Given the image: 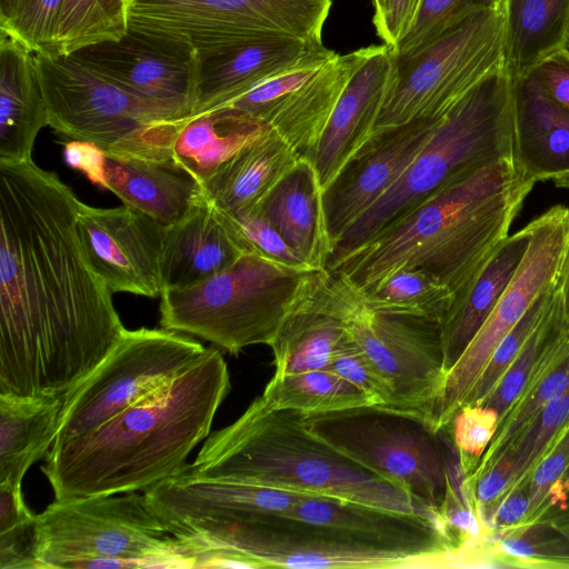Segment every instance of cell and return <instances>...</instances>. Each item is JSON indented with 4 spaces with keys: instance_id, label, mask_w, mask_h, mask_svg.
Listing matches in <instances>:
<instances>
[{
    "instance_id": "obj_1",
    "label": "cell",
    "mask_w": 569,
    "mask_h": 569,
    "mask_svg": "<svg viewBox=\"0 0 569 569\" xmlns=\"http://www.w3.org/2000/svg\"><path fill=\"white\" fill-rule=\"evenodd\" d=\"M80 204L32 159H0V393L66 396L126 331L80 241Z\"/></svg>"
},
{
    "instance_id": "obj_2",
    "label": "cell",
    "mask_w": 569,
    "mask_h": 569,
    "mask_svg": "<svg viewBox=\"0 0 569 569\" xmlns=\"http://www.w3.org/2000/svg\"><path fill=\"white\" fill-rule=\"evenodd\" d=\"M230 390L221 352H204L168 385L98 428L54 442L41 469L54 499L119 495L176 476L210 433Z\"/></svg>"
},
{
    "instance_id": "obj_3",
    "label": "cell",
    "mask_w": 569,
    "mask_h": 569,
    "mask_svg": "<svg viewBox=\"0 0 569 569\" xmlns=\"http://www.w3.org/2000/svg\"><path fill=\"white\" fill-rule=\"evenodd\" d=\"M535 183L512 158L465 171L327 270L366 291L418 268L455 295L509 236Z\"/></svg>"
},
{
    "instance_id": "obj_4",
    "label": "cell",
    "mask_w": 569,
    "mask_h": 569,
    "mask_svg": "<svg viewBox=\"0 0 569 569\" xmlns=\"http://www.w3.org/2000/svg\"><path fill=\"white\" fill-rule=\"evenodd\" d=\"M187 475L307 495L338 497L395 511L431 513L401 487L312 433L303 413L257 397L231 425L208 436Z\"/></svg>"
},
{
    "instance_id": "obj_5",
    "label": "cell",
    "mask_w": 569,
    "mask_h": 569,
    "mask_svg": "<svg viewBox=\"0 0 569 569\" xmlns=\"http://www.w3.org/2000/svg\"><path fill=\"white\" fill-rule=\"evenodd\" d=\"M513 80L503 66L466 93L439 121L397 182L340 238L326 269L470 169L513 159Z\"/></svg>"
},
{
    "instance_id": "obj_6",
    "label": "cell",
    "mask_w": 569,
    "mask_h": 569,
    "mask_svg": "<svg viewBox=\"0 0 569 569\" xmlns=\"http://www.w3.org/2000/svg\"><path fill=\"white\" fill-rule=\"evenodd\" d=\"M38 569L196 568L146 495L54 499L37 515Z\"/></svg>"
},
{
    "instance_id": "obj_7",
    "label": "cell",
    "mask_w": 569,
    "mask_h": 569,
    "mask_svg": "<svg viewBox=\"0 0 569 569\" xmlns=\"http://www.w3.org/2000/svg\"><path fill=\"white\" fill-rule=\"evenodd\" d=\"M48 126L116 157L172 158L182 108L136 96L71 54H36Z\"/></svg>"
},
{
    "instance_id": "obj_8",
    "label": "cell",
    "mask_w": 569,
    "mask_h": 569,
    "mask_svg": "<svg viewBox=\"0 0 569 569\" xmlns=\"http://www.w3.org/2000/svg\"><path fill=\"white\" fill-rule=\"evenodd\" d=\"M291 268L243 253L226 270L182 289H163V329L202 338L231 355L270 346L305 277Z\"/></svg>"
},
{
    "instance_id": "obj_9",
    "label": "cell",
    "mask_w": 569,
    "mask_h": 569,
    "mask_svg": "<svg viewBox=\"0 0 569 569\" xmlns=\"http://www.w3.org/2000/svg\"><path fill=\"white\" fill-rule=\"evenodd\" d=\"M316 436L373 473L401 487L437 523L455 450L447 429L422 416L380 405L303 413Z\"/></svg>"
},
{
    "instance_id": "obj_10",
    "label": "cell",
    "mask_w": 569,
    "mask_h": 569,
    "mask_svg": "<svg viewBox=\"0 0 569 569\" xmlns=\"http://www.w3.org/2000/svg\"><path fill=\"white\" fill-rule=\"evenodd\" d=\"M318 295L390 389L392 408L418 413L435 427L445 381L439 322L370 308L339 271L319 270Z\"/></svg>"
},
{
    "instance_id": "obj_11",
    "label": "cell",
    "mask_w": 569,
    "mask_h": 569,
    "mask_svg": "<svg viewBox=\"0 0 569 569\" xmlns=\"http://www.w3.org/2000/svg\"><path fill=\"white\" fill-rule=\"evenodd\" d=\"M503 66V4L471 14L409 54L393 51L392 77L375 131L442 118Z\"/></svg>"
},
{
    "instance_id": "obj_12",
    "label": "cell",
    "mask_w": 569,
    "mask_h": 569,
    "mask_svg": "<svg viewBox=\"0 0 569 569\" xmlns=\"http://www.w3.org/2000/svg\"><path fill=\"white\" fill-rule=\"evenodd\" d=\"M204 350L173 330L126 329L104 360L66 395L54 442L87 433L158 391Z\"/></svg>"
},
{
    "instance_id": "obj_13",
    "label": "cell",
    "mask_w": 569,
    "mask_h": 569,
    "mask_svg": "<svg viewBox=\"0 0 569 569\" xmlns=\"http://www.w3.org/2000/svg\"><path fill=\"white\" fill-rule=\"evenodd\" d=\"M332 0H128V27L196 50L276 34L322 41Z\"/></svg>"
},
{
    "instance_id": "obj_14",
    "label": "cell",
    "mask_w": 569,
    "mask_h": 569,
    "mask_svg": "<svg viewBox=\"0 0 569 569\" xmlns=\"http://www.w3.org/2000/svg\"><path fill=\"white\" fill-rule=\"evenodd\" d=\"M527 251L495 309L453 367L446 373L435 412L439 429L453 415L505 336L529 307L556 287L569 250V208L556 204L531 220Z\"/></svg>"
},
{
    "instance_id": "obj_15",
    "label": "cell",
    "mask_w": 569,
    "mask_h": 569,
    "mask_svg": "<svg viewBox=\"0 0 569 569\" xmlns=\"http://www.w3.org/2000/svg\"><path fill=\"white\" fill-rule=\"evenodd\" d=\"M375 46L274 77L227 103L273 129L313 163L330 114L350 78ZM226 106V104H223Z\"/></svg>"
},
{
    "instance_id": "obj_16",
    "label": "cell",
    "mask_w": 569,
    "mask_h": 569,
    "mask_svg": "<svg viewBox=\"0 0 569 569\" xmlns=\"http://www.w3.org/2000/svg\"><path fill=\"white\" fill-rule=\"evenodd\" d=\"M166 229L127 204L103 209L81 202L77 217L83 250L112 293L161 295Z\"/></svg>"
},
{
    "instance_id": "obj_17",
    "label": "cell",
    "mask_w": 569,
    "mask_h": 569,
    "mask_svg": "<svg viewBox=\"0 0 569 569\" xmlns=\"http://www.w3.org/2000/svg\"><path fill=\"white\" fill-rule=\"evenodd\" d=\"M70 54L136 96L191 112L197 50L188 43L128 27L119 39Z\"/></svg>"
},
{
    "instance_id": "obj_18",
    "label": "cell",
    "mask_w": 569,
    "mask_h": 569,
    "mask_svg": "<svg viewBox=\"0 0 569 569\" xmlns=\"http://www.w3.org/2000/svg\"><path fill=\"white\" fill-rule=\"evenodd\" d=\"M337 52L322 41L261 34L197 50L193 104L189 116L229 103L257 86Z\"/></svg>"
},
{
    "instance_id": "obj_19",
    "label": "cell",
    "mask_w": 569,
    "mask_h": 569,
    "mask_svg": "<svg viewBox=\"0 0 569 569\" xmlns=\"http://www.w3.org/2000/svg\"><path fill=\"white\" fill-rule=\"evenodd\" d=\"M440 119H418L376 130L323 189V209L332 248L340 236L397 182L426 147Z\"/></svg>"
},
{
    "instance_id": "obj_20",
    "label": "cell",
    "mask_w": 569,
    "mask_h": 569,
    "mask_svg": "<svg viewBox=\"0 0 569 569\" xmlns=\"http://www.w3.org/2000/svg\"><path fill=\"white\" fill-rule=\"evenodd\" d=\"M284 516L333 529L348 538L412 561L443 567L451 548L438 525L418 513L395 511L330 496L305 495Z\"/></svg>"
},
{
    "instance_id": "obj_21",
    "label": "cell",
    "mask_w": 569,
    "mask_h": 569,
    "mask_svg": "<svg viewBox=\"0 0 569 569\" xmlns=\"http://www.w3.org/2000/svg\"><path fill=\"white\" fill-rule=\"evenodd\" d=\"M393 69V49L375 46L340 94L320 139L313 166L322 189L370 139L383 107Z\"/></svg>"
},
{
    "instance_id": "obj_22",
    "label": "cell",
    "mask_w": 569,
    "mask_h": 569,
    "mask_svg": "<svg viewBox=\"0 0 569 569\" xmlns=\"http://www.w3.org/2000/svg\"><path fill=\"white\" fill-rule=\"evenodd\" d=\"M513 80V161L535 182L569 171V110L542 87L537 72Z\"/></svg>"
},
{
    "instance_id": "obj_23",
    "label": "cell",
    "mask_w": 569,
    "mask_h": 569,
    "mask_svg": "<svg viewBox=\"0 0 569 569\" xmlns=\"http://www.w3.org/2000/svg\"><path fill=\"white\" fill-rule=\"evenodd\" d=\"M531 232L530 221L508 236L453 295L439 322L445 376L495 309L527 251Z\"/></svg>"
},
{
    "instance_id": "obj_24",
    "label": "cell",
    "mask_w": 569,
    "mask_h": 569,
    "mask_svg": "<svg viewBox=\"0 0 569 569\" xmlns=\"http://www.w3.org/2000/svg\"><path fill=\"white\" fill-rule=\"evenodd\" d=\"M106 180L123 204L164 227L183 220L204 199L202 183L172 158L106 154Z\"/></svg>"
},
{
    "instance_id": "obj_25",
    "label": "cell",
    "mask_w": 569,
    "mask_h": 569,
    "mask_svg": "<svg viewBox=\"0 0 569 569\" xmlns=\"http://www.w3.org/2000/svg\"><path fill=\"white\" fill-rule=\"evenodd\" d=\"M243 253L220 211L204 198L183 220L166 229L162 290L202 282L229 268Z\"/></svg>"
},
{
    "instance_id": "obj_26",
    "label": "cell",
    "mask_w": 569,
    "mask_h": 569,
    "mask_svg": "<svg viewBox=\"0 0 569 569\" xmlns=\"http://www.w3.org/2000/svg\"><path fill=\"white\" fill-rule=\"evenodd\" d=\"M254 207L311 269H326L332 242L323 189L311 161L300 159Z\"/></svg>"
},
{
    "instance_id": "obj_27",
    "label": "cell",
    "mask_w": 569,
    "mask_h": 569,
    "mask_svg": "<svg viewBox=\"0 0 569 569\" xmlns=\"http://www.w3.org/2000/svg\"><path fill=\"white\" fill-rule=\"evenodd\" d=\"M46 126L36 54L0 32V159H32L36 139Z\"/></svg>"
},
{
    "instance_id": "obj_28",
    "label": "cell",
    "mask_w": 569,
    "mask_h": 569,
    "mask_svg": "<svg viewBox=\"0 0 569 569\" xmlns=\"http://www.w3.org/2000/svg\"><path fill=\"white\" fill-rule=\"evenodd\" d=\"M319 270H311L302 280L269 346L273 352V375L329 369L337 347L347 336L341 320L321 303Z\"/></svg>"
},
{
    "instance_id": "obj_29",
    "label": "cell",
    "mask_w": 569,
    "mask_h": 569,
    "mask_svg": "<svg viewBox=\"0 0 569 569\" xmlns=\"http://www.w3.org/2000/svg\"><path fill=\"white\" fill-rule=\"evenodd\" d=\"M299 160L296 151L270 128L202 183L204 198L224 213L248 210L258 204Z\"/></svg>"
},
{
    "instance_id": "obj_30",
    "label": "cell",
    "mask_w": 569,
    "mask_h": 569,
    "mask_svg": "<svg viewBox=\"0 0 569 569\" xmlns=\"http://www.w3.org/2000/svg\"><path fill=\"white\" fill-rule=\"evenodd\" d=\"M269 129V126L231 106L216 107L178 120L171 157L203 183Z\"/></svg>"
},
{
    "instance_id": "obj_31",
    "label": "cell",
    "mask_w": 569,
    "mask_h": 569,
    "mask_svg": "<svg viewBox=\"0 0 569 569\" xmlns=\"http://www.w3.org/2000/svg\"><path fill=\"white\" fill-rule=\"evenodd\" d=\"M64 398L0 393V485L21 486L28 469L48 456Z\"/></svg>"
},
{
    "instance_id": "obj_32",
    "label": "cell",
    "mask_w": 569,
    "mask_h": 569,
    "mask_svg": "<svg viewBox=\"0 0 569 569\" xmlns=\"http://www.w3.org/2000/svg\"><path fill=\"white\" fill-rule=\"evenodd\" d=\"M505 61L512 78L566 48L569 0H503Z\"/></svg>"
},
{
    "instance_id": "obj_33",
    "label": "cell",
    "mask_w": 569,
    "mask_h": 569,
    "mask_svg": "<svg viewBox=\"0 0 569 569\" xmlns=\"http://www.w3.org/2000/svg\"><path fill=\"white\" fill-rule=\"evenodd\" d=\"M569 386V332L562 325L542 348L527 383L468 476L477 477L491 466L531 423L545 405Z\"/></svg>"
},
{
    "instance_id": "obj_34",
    "label": "cell",
    "mask_w": 569,
    "mask_h": 569,
    "mask_svg": "<svg viewBox=\"0 0 569 569\" xmlns=\"http://www.w3.org/2000/svg\"><path fill=\"white\" fill-rule=\"evenodd\" d=\"M259 397L269 408L305 415L375 405L367 393L329 369L273 375Z\"/></svg>"
},
{
    "instance_id": "obj_35",
    "label": "cell",
    "mask_w": 569,
    "mask_h": 569,
    "mask_svg": "<svg viewBox=\"0 0 569 569\" xmlns=\"http://www.w3.org/2000/svg\"><path fill=\"white\" fill-rule=\"evenodd\" d=\"M362 293L375 310L438 322L453 298L447 286L418 268L400 269Z\"/></svg>"
},
{
    "instance_id": "obj_36",
    "label": "cell",
    "mask_w": 569,
    "mask_h": 569,
    "mask_svg": "<svg viewBox=\"0 0 569 569\" xmlns=\"http://www.w3.org/2000/svg\"><path fill=\"white\" fill-rule=\"evenodd\" d=\"M127 6L128 0H64L57 31V56L121 38L128 29Z\"/></svg>"
},
{
    "instance_id": "obj_37",
    "label": "cell",
    "mask_w": 569,
    "mask_h": 569,
    "mask_svg": "<svg viewBox=\"0 0 569 569\" xmlns=\"http://www.w3.org/2000/svg\"><path fill=\"white\" fill-rule=\"evenodd\" d=\"M488 545L497 567L569 568V542L547 521L491 532Z\"/></svg>"
},
{
    "instance_id": "obj_38",
    "label": "cell",
    "mask_w": 569,
    "mask_h": 569,
    "mask_svg": "<svg viewBox=\"0 0 569 569\" xmlns=\"http://www.w3.org/2000/svg\"><path fill=\"white\" fill-rule=\"evenodd\" d=\"M64 0H0V32L34 54L57 56L56 40Z\"/></svg>"
},
{
    "instance_id": "obj_39",
    "label": "cell",
    "mask_w": 569,
    "mask_h": 569,
    "mask_svg": "<svg viewBox=\"0 0 569 569\" xmlns=\"http://www.w3.org/2000/svg\"><path fill=\"white\" fill-rule=\"evenodd\" d=\"M37 515L21 486L0 485V569H38Z\"/></svg>"
},
{
    "instance_id": "obj_40",
    "label": "cell",
    "mask_w": 569,
    "mask_h": 569,
    "mask_svg": "<svg viewBox=\"0 0 569 569\" xmlns=\"http://www.w3.org/2000/svg\"><path fill=\"white\" fill-rule=\"evenodd\" d=\"M563 323L561 302L556 286L552 303L545 318L528 337L519 353L480 405L493 409L498 413L500 422L520 397L542 348Z\"/></svg>"
},
{
    "instance_id": "obj_41",
    "label": "cell",
    "mask_w": 569,
    "mask_h": 569,
    "mask_svg": "<svg viewBox=\"0 0 569 569\" xmlns=\"http://www.w3.org/2000/svg\"><path fill=\"white\" fill-rule=\"evenodd\" d=\"M503 4V0H421L418 11L400 41L396 54H409L473 13Z\"/></svg>"
},
{
    "instance_id": "obj_42",
    "label": "cell",
    "mask_w": 569,
    "mask_h": 569,
    "mask_svg": "<svg viewBox=\"0 0 569 569\" xmlns=\"http://www.w3.org/2000/svg\"><path fill=\"white\" fill-rule=\"evenodd\" d=\"M569 423V386L550 399L511 448L517 458L516 475L509 489L529 481L530 473ZM508 489V490H509Z\"/></svg>"
},
{
    "instance_id": "obj_43",
    "label": "cell",
    "mask_w": 569,
    "mask_h": 569,
    "mask_svg": "<svg viewBox=\"0 0 569 569\" xmlns=\"http://www.w3.org/2000/svg\"><path fill=\"white\" fill-rule=\"evenodd\" d=\"M555 288L541 295L500 341L467 393L462 406L481 405L489 396L500 377L519 353L528 337L545 318L552 303Z\"/></svg>"
},
{
    "instance_id": "obj_44",
    "label": "cell",
    "mask_w": 569,
    "mask_h": 569,
    "mask_svg": "<svg viewBox=\"0 0 569 569\" xmlns=\"http://www.w3.org/2000/svg\"><path fill=\"white\" fill-rule=\"evenodd\" d=\"M220 213L244 253H254L291 268L311 269L256 207L232 214Z\"/></svg>"
},
{
    "instance_id": "obj_45",
    "label": "cell",
    "mask_w": 569,
    "mask_h": 569,
    "mask_svg": "<svg viewBox=\"0 0 569 569\" xmlns=\"http://www.w3.org/2000/svg\"><path fill=\"white\" fill-rule=\"evenodd\" d=\"M499 423L498 413L480 405H465L453 415L446 429L467 477L476 469Z\"/></svg>"
},
{
    "instance_id": "obj_46",
    "label": "cell",
    "mask_w": 569,
    "mask_h": 569,
    "mask_svg": "<svg viewBox=\"0 0 569 569\" xmlns=\"http://www.w3.org/2000/svg\"><path fill=\"white\" fill-rule=\"evenodd\" d=\"M569 476V423L533 467L528 486L529 509L520 527L533 525L550 491Z\"/></svg>"
},
{
    "instance_id": "obj_47",
    "label": "cell",
    "mask_w": 569,
    "mask_h": 569,
    "mask_svg": "<svg viewBox=\"0 0 569 569\" xmlns=\"http://www.w3.org/2000/svg\"><path fill=\"white\" fill-rule=\"evenodd\" d=\"M329 370L367 393L375 405L393 407L390 389L369 363L348 331L332 356Z\"/></svg>"
},
{
    "instance_id": "obj_48",
    "label": "cell",
    "mask_w": 569,
    "mask_h": 569,
    "mask_svg": "<svg viewBox=\"0 0 569 569\" xmlns=\"http://www.w3.org/2000/svg\"><path fill=\"white\" fill-rule=\"evenodd\" d=\"M516 465V453L511 448H508L483 472L477 477H467L466 479L471 489L477 512L486 527L499 500L513 481Z\"/></svg>"
},
{
    "instance_id": "obj_49",
    "label": "cell",
    "mask_w": 569,
    "mask_h": 569,
    "mask_svg": "<svg viewBox=\"0 0 569 569\" xmlns=\"http://www.w3.org/2000/svg\"><path fill=\"white\" fill-rule=\"evenodd\" d=\"M421 0H385L375 9L372 23L385 44L395 47L409 29Z\"/></svg>"
},
{
    "instance_id": "obj_50",
    "label": "cell",
    "mask_w": 569,
    "mask_h": 569,
    "mask_svg": "<svg viewBox=\"0 0 569 569\" xmlns=\"http://www.w3.org/2000/svg\"><path fill=\"white\" fill-rule=\"evenodd\" d=\"M533 70L547 93L569 110V49L566 47L553 52Z\"/></svg>"
},
{
    "instance_id": "obj_51",
    "label": "cell",
    "mask_w": 569,
    "mask_h": 569,
    "mask_svg": "<svg viewBox=\"0 0 569 569\" xmlns=\"http://www.w3.org/2000/svg\"><path fill=\"white\" fill-rule=\"evenodd\" d=\"M528 486L529 482L520 483L502 496L487 523L491 532L511 530L525 522L529 509Z\"/></svg>"
},
{
    "instance_id": "obj_52",
    "label": "cell",
    "mask_w": 569,
    "mask_h": 569,
    "mask_svg": "<svg viewBox=\"0 0 569 569\" xmlns=\"http://www.w3.org/2000/svg\"><path fill=\"white\" fill-rule=\"evenodd\" d=\"M63 156L67 163L83 173L91 182L107 189L106 152L97 144L71 140L64 146Z\"/></svg>"
},
{
    "instance_id": "obj_53",
    "label": "cell",
    "mask_w": 569,
    "mask_h": 569,
    "mask_svg": "<svg viewBox=\"0 0 569 569\" xmlns=\"http://www.w3.org/2000/svg\"><path fill=\"white\" fill-rule=\"evenodd\" d=\"M557 291L561 302L565 326L569 332V250L557 282Z\"/></svg>"
},
{
    "instance_id": "obj_54",
    "label": "cell",
    "mask_w": 569,
    "mask_h": 569,
    "mask_svg": "<svg viewBox=\"0 0 569 569\" xmlns=\"http://www.w3.org/2000/svg\"><path fill=\"white\" fill-rule=\"evenodd\" d=\"M543 521H547L569 542V510L566 512H560L559 515H555Z\"/></svg>"
},
{
    "instance_id": "obj_55",
    "label": "cell",
    "mask_w": 569,
    "mask_h": 569,
    "mask_svg": "<svg viewBox=\"0 0 569 569\" xmlns=\"http://www.w3.org/2000/svg\"><path fill=\"white\" fill-rule=\"evenodd\" d=\"M551 180L557 188L569 189V171L558 174L553 177Z\"/></svg>"
},
{
    "instance_id": "obj_56",
    "label": "cell",
    "mask_w": 569,
    "mask_h": 569,
    "mask_svg": "<svg viewBox=\"0 0 569 569\" xmlns=\"http://www.w3.org/2000/svg\"><path fill=\"white\" fill-rule=\"evenodd\" d=\"M385 0H372V6L375 9L379 8Z\"/></svg>"
},
{
    "instance_id": "obj_57",
    "label": "cell",
    "mask_w": 569,
    "mask_h": 569,
    "mask_svg": "<svg viewBox=\"0 0 569 569\" xmlns=\"http://www.w3.org/2000/svg\"><path fill=\"white\" fill-rule=\"evenodd\" d=\"M567 48L569 49V38H568V42H567Z\"/></svg>"
}]
</instances>
